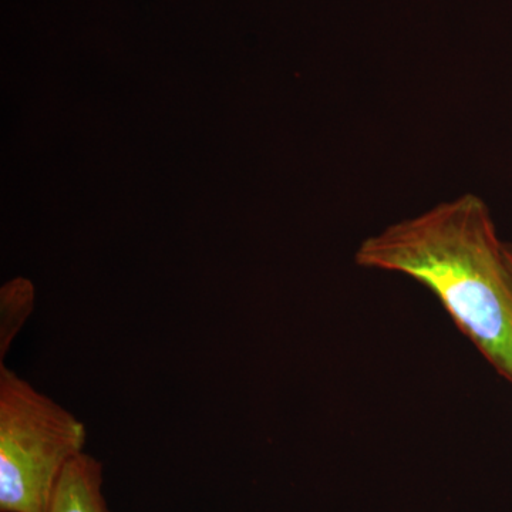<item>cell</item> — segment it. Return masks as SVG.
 <instances>
[{
	"label": "cell",
	"instance_id": "obj_1",
	"mask_svg": "<svg viewBox=\"0 0 512 512\" xmlns=\"http://www.w3.org/2000/svg\"><path fill=\"white\" fill-rule=\"evenodd\" d=\"M355 262L409 276L429 289L512 386V265L480 197L460 195L394 222L363 239Z\"/></svg>",
	"mask_w": 512,
	"mask_h": 512
},
{
	"label": "cell",
	"instance_id": "obj_2",
	"mask_svg": "<svg viewBox=\"0 0 512 512\" xmlns=\"http://www.w3.org/2000/svg\"><path fill=\"white\" fill-rule=\"evenodd\" d=\"M86 424L0 363V512H49Z\"/></svg>",
	"mask_w": 512,
	"mask_h": 512
},
{
	"label": "cell",
	"instance_id": "obj_3",
	"mask_svg": "<svg viewBox=\"0 0 512 512\" xmlns=\"http://www.w3.org/2000/svg\"><path fill=\"white\" fill-rule=\"evenodd\" d=\"M49 512H110L103 494V464L83 454L70 461L57 484Z\"/></svg>",
	"mask_w": 512,
	"mask_h": 512
},
{
	"label": "cell",
	"instance_id": "obj_4",
	"mask_svg": "<svg viewBox=\"0 0 512 512\" xmlns=\"http://www.w3.org/2000/svg\"><path fill=\"white\" fill-rule=\"evenodd\" d=\"M35 306V288L25 278H16L0 289V363L8 355Z\"/></svg>",
	"mask_w": 512,
	"mask_h": 512
},
{
	"label": "cell",
	"instance_id": "obj_5",
	"mask_svg": "<svg viewBox=\"0 0 512 512\" xmlns=\"http://www.w3.org/2000/svg\"><path fill=\"white\" fill-rule=\"evenodd\" d=\"M507 254H508V259H510V262L512 265V245L511 244H507Z\"/></svg>",
	"mask_w": 512,
	"mask_h": 512
}]
</instances>
